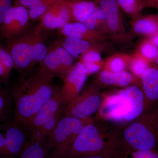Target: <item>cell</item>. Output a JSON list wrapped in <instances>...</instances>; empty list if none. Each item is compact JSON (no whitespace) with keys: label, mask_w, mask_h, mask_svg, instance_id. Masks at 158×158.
<instances>
[{"label":"cell","mask_w":158,"mask_h":158,"mask_svg":"<svg viewBox=\"0 0 158 158\" xmlns=\"http://www.w3.org/2000/svg\"><path fill=\"white\" fill-rule=\"evenodd\" d=\"M53 76L40 69L35 74L19 79L11 90L14 121L26 130L32 118L53 95Z\"/></svg>","instance_id":"1"},{"label":"cell","mask_w":158,"mask_h":158,"mask_svg":"<svg viewBox=\"0 0 158 158\" xmlns=\"http://www.w3.org/2000/svg\"><path fill=\"white\" fill-rule=\"evenodd\" d=\"M125 155L119 128L94 119L83 128L62 158Z\"/></svg>","instance_id":"2"},{"label":"cell","mask_w":158,"mask_h":158,"mask_svg":"<svg viewBox=\"0 0 158 158\" xmlns=\"http://www.w3.org/2000/svg\"><path fill=\"white\" fill-rule=\"evenodd\" d=\"M145 110L144 94L141 87L127 86L109 94H103L97 119L126 125L139 117Z\"/></svg>","instance_id":"3"},{"label":"cell","mask_w":158,"mask_h":158,"mask_svg":"<svg viewBox=\"0 0 158 158\" xmlns=\"http://www.w3.org/2000/svg\"><path fill=\"white\" fill-rule=\"evenodd\" d=\"M125 154L155 149L158 144V103L119 128Z\"/></svg>","instance_id":"4"},{"label":"cell","mask_w":158,"mask_h":158,"mask_svg":"<svg viewBox=\"0 0 158 158\" xmlns=\"http://www.w3.org/2000/svg\"><path fill=\"white\" fill-rule=\"evenodd\" d=\"M41 30L38 26L31 31H27L20 36L8 40L7 48L13 59L19 79L27 77L35 63L42 62L48 52L42 40Z\"/></svg>","instance_id":"5"},{"label":"cell","mask_w":158,"mask_h":158,"mask_svg":"<svg viewBox=\"0 0 158 158\" xmlns=\"http://www.w3.org/2000/svg\"><path fill=\"white\" fill-rule=\"evenodd\" d=\"M65 106L56 88L53 95L43 106L26 128L28 140L43 141L48 138L64 114Z\"/></svg>","instance_id":"6"},{"label":"cell","mask_w":158,"mask_h":158,"mask_svg":"<svg viewBox=\"0 0 158 158\" xmlns=\"http://www.w3.org/2000/svg\"><path fill=\"white\" fill-rule=\"evenodd\" d=\"M94 120L63 116L48 137L52 146L51 158H62L83 128Z\"/></svg>","instance_id":"7"},{"label":"cell","mask_w":158,"mask_h":158,"mask_svg":"<svg viewBox=\"0 0 158 158\" xmlns=\"http://www.w3.org/2000/svg\"><path fill=\"white\" fill-rule=\"evenodd\" d=\"M103 94L96 83L85 88L73 100L65 106L63 116L84 118L97 113L101 106Z\"/></svg>","instance_id":"8"},{"label":"cell","mask_w":158,"mask_h":158,"mask_svg":"<svg viewBox=\"0 0 158 158\" xmlns=\"http://www.w3.org/2000/svg\"><path fill=\"white\" fill-rule=\"evenodd\" d=\"M40 63V69L63 80L73 68V58L62 46L48 51Z\"/></svg>","instance_id":"9"},{"label":"cell","mask_w":158,"mask_h":158,"mask_svg":"<svg viewBox=\"0 0 158 158\" xmlns=\"http://www.w3.org/2000/svg\"><path fill=\"white\" fill-rule=\"evenodd\" d=\"M104 11L106 16L108 35L115 41H123L128 38L120 9L116 0H95Z\"/></svg>","instance_id":"10"},{"label":"cell","mask_w":158,"mask_h":158,"mask_svg":"<svg viewBox=\"0 0 158 158\" xmlns=\"http://www.w3.org/2000/svg\"><path fill=\"white\" fill-rule=\"evenodd\" d=\"M29 18L28 11L25 7L19 5L12 6L0 26L2 37L8 40L23 34L27 31Z\"/></svg>","instance_id":"11"},{"label":"cell","mask_w":158,"mask_h":158,"mask_svg":"<svg viewBox=\"0 0 158 158\" xmlns=\"http://www.w3.org/2000/svg\"><path fill=\"white\" fill-rule=\"evenodd\" d=\"M88 76L85 66L79 61L62 80L63 85L60 89V94L65 106L80 94Z\"/></svg>","instance_id":"12"},{"label":"cell","mask_w":158,"mask_h":158,"mask_svg":"<svg viewBox=\"0 0 158 158\" xmlns=\"http://www.w3.org/2000/svg\"><path fill=\"white\" fill-rule=\"evenodd\" d=\"M28 140L26 130L14 121L6 128V142L2 158H19Z\"/></svg>","instance_id":"13"},{"label":"cell","mask_w":158,"mask_h":158,"mask_svg":"<svg viewBox=\"0 0 158 158\" xmlns=\"http://www.w3.org/2000/svg\"><path fill=\"white\" fill-rule=\"evenodd\" d=\"M40 28L60 29L73 22L70 8L67 0H60L40 17Z\"/></svg>","instance_id":"14"},{"label":"cell","mask_w":158,"mask_h":158,"mask_svg":"<svg viewBox=\"0 0 158 158\" xmlns=\"http://www.w3.org/2000/svg\"><path fill=\"white\" fill-rule=\"evenodd\" d=\"M59 30L60 33L65 37H74L90 42L106 43L110 39L106 34L92 31L82 23L76 22L69 23Z\"/></svg>","instance_id":"15"},{"label":"cell","mask_w":158,"mask_h":158,"mask_svg":"<svg viewBox=\"0 0 158 158\" xmlns=\"http://www.w3.org/2000/svg\"><path fill=\"white\" fill-rule=\"evenodd\" d=\"M145 110L158 103V65L152 63L140 79Z\"/></svg>","instance_id":"16"},{"label":"cell","mask_w":158,"mask_h":158,"mask_svg":"<svg viewBox=\"0 0 158 158\" xmlns=\"http://www.w3.org/2000/svg\"><path fill=\"white\" fill-rule=\"evenodd\" d=\"M97 85L125 88L135 85L141 87V80L127 71L121 73H111L101 70L97 77Z\"/></svg>","instance_id":"17"},{"label":"cell","mask_w":158,"mask_h":158,"mask_svg":"<svg viewBox=\"0 0 158 158\" xmlns=\"http://www.w3.org/2000/svg\"><path fill=\"white\" fill-rule=\"evenodd\" d=\"M62 45L73 58H77L90 50H96L102 52L107 48L110 44L108 42L95 43L74 37H65Z\"/></svg>","instance_id":"18"},{"label":"cell","mask_w":158,"mask_h":158,"mask_svg":"<svg viewBox=\"0 0 158 158\" xmlns=\"http://www.w3.org/2000/svg\"><path fill=\"white\" fill-rule=\"evenodd\" d=\"M131 27L135 34L145 37H150L158 33V15H140L132 19Z\"/></svg>","instance_id":"19"},{"label":"cell","mask_w":158,"mask_h":158,"mask_svg":"<svg viewBox=\"0 0 158 158\" xmlns=\"http://www.w3.org/2000/svg\"><path fill=\"white\" fill-rule=\"evenodd\" d=\"M71 13L73 22L82 23L90 17L98 6L90 0H67Z\"/></svg>","instance_id":"20"},{"label":"cell","mask_w":158,"mask_h":158,"mask_svg":"<svg viewBox=\"0 0 158 158\" xmlns=\"http://www.w3.org/2000/svg\"><path fill=\"white\" fill-rule=\"evenodd\" d=\"M52 149L48 138L43 141L28 140L19 158H46L51 156Z\"/></svg>","instance_id":"21"},{"label":"cell","mask_w":158,"mask_h":158,"mask_svg":"<svg viewBox=\"0 0 158 158\" xmlns=\"http://www.w3.org/2000/svg\"><path fill=\"white\" fill-rule=\"evenodd\" d=\"M60 0H18L16 5L25 7L32 19L40 18L49 9Z\"/></svg>","instance_id":"22"},{"label":"cell","mask_w":158,"mask_h":158,"mask_svg":"<svg viewBox=\"0 0 158 158\" xmlns=\"http://www.w3.org/2000/svg\"><path fill=\"white\" fill-rule=\"evenodd\" d=\"M13 106L11 90L0 84V123L14 121Z\"/></svg>","instance_id":"23"},{"label":"cell","mask_w":158,"mask_h":158,"mask_svg":"<svg viewBox=\"0 0 158 158\" xmlns=\"http://www.w3.org/2000/svg\"><path fill=\"white\" fill-rule=\"evenodd\" d=\"M131 57V55L123 53L113 54L105 60L101 70L115 73L126 71Z\"/></svg>","instance_id":"24"},{"label":"cell","mask_w":158,"mask_h":158,"mask_svg":"<svg viewBox=\"0 0 158 158\" xmlns=\"http://www.w3.org/2000/svg\"><path fill=\"white\" fill-rule=\"evenodd\" d=\"M101 52L93 50L88 51L80 57L79 61L83 63L89 75L98 72L102 68L104 61L102 59Z\"/></svg>","instance_id":"25"},{"label":"cell","mask_w":158,"mask_h":158,"mask_svg":"<svg viewBox=\"0 0 158 158\" xmlns=\"http://www.w3.org/2000/svg\"><path fill=\"white\" fill-rule=\"evenodd\" d=\"M82 23L90 30L101 32L108 36L106 14L98 5L90 17Z\"/></svg>","instance_id":"26"},{"label":"cell","mask_w":158,"mask_h":158,"mask_svg":"<svg viewBox=\"0 0 158 158\" xmlns=\"http://www.w3.org/2000/svg\"><path fill=\"white\" fill-rule=\"evenodd\" d=\"M152 63L135 51L134 53L131 55L128 69L131 73L140 79L143 73Z\"/></svg>","instance_id":"27"},{"label":"cell","mask_w":158,"mask_h":158,"mask_svg":"<svg viewBox=\"0 0 158 158\" xmlns=\"http://www.w3.org/2000/svg\"><path fill=\"white\" fill-rule=\"evenodd\" d=\"M120 9L129 15L132 19L141 15L143 0H116Z\"/></svg>","instance_id":"28"},{"label":"cell","mask_w":158,"mask_h":158,"mask_svg":"<svg viewBox=\"0 0 158 158\" xmlns=\"http://www.w3.org/2000/svg\"><path fill=\"white\" fill-rule=\"evenodd\" d=\"M14 67V61L8 49L0 46V78L8 79Z\"/></svg>","instance_id":"29"},{"label":"cell","mask_w":158,"mask_h":158,"mask_svg":"<svg viewBox=\"0 0 158 158\" xmlns=\"http://www.w3.org/2000/svg\"><path fill=\"white\" fill-rule=\"evenodd\" d=\"M136 51L151 63L158 57V48L147 37L141 40Z\"/></svg>","instance_id":"30"},{"label":"cell","mask_w":158,"mask_h":158,"mask_svg":"<svg viewBox=\"0 0 158 158\" xmlns=\"http://www.w3.org/2000/svg\"><path fill=\"white\" fill-rule=\"evenodd\" d=\"M125 158H158V152L155 149L135 151L126 154Z\"/></svg>","instance_id":"31"},{"label":"cell","mask_w":158,"mask_h":158,"mask_svg":"<svg viewBox=\"0 0 158 158\" xmlns=\"http://www.w3.org/2000/svg\"><path fill=\"white\" fill-rule=\"evenodd\" d=\"M12 0H0V26L11 8Z\"/></svg>","instance_id":"32"},{"label":"cell","mask_w":158,"mask_h":158,"mask_svg":"<svg viewBox=\"0 0 158 158\" xmlns=\"http://www.w3.org/2000/svg\"><path fill=\"white\" fill-rule=\"evenodd\" d=\"M0 123V158H2L6 142V128L8 123Z\"/></svg>","instance_id":"33"},{"label":"cell","mask_w":158,"mask_h":158,"mask_svg":"<svg viewBox=\"0 0 158 158\" xmlns=\"http://www.w3.org/2000/svg\"><path fill=\"white\" fill-rule=\"evenodd\" d=\"M143 7L144 8H152L158 10V0H143Z\"/></svg>","instance_id":"34"},{"label":"cell","mask_w":158,"mask_h":158,"mask_svg":"<svg viewBox=\"0 0 158 158\" xmlns=\"http://www.w3.org/2000/svg\"><path fill=\"white\" fill-rule=\"evenodd\" d=\"M75 158H125V155L87 156Z\"/></svg>","instance_id":"35"},{"label":"cell","mask_w":158,"mask_h":158,"mask_svg":"<svg viewBox=\"0 0 158 158\" xmlns=\"http://www.w3.org/2000/svg\"><path fill=\"white\" fill-rule=\"evenodd\" d=\"M147 38H148L153 44L158 48V33Z\"/></svg>","instance_id":"36"},{"label":"cell","mask_w":158,"mask_h":158,"mask_svg":"<svg viewBox=\"0 0 158 158\" xmlns=\"http://www.w3.org/2000/svg\"><path fill=\"white\" fill-rule=\"evenodd\" d=\"M154 63L158 65V57L156 59L155 61H154V62H153Z\"/></svg>","instance_id":"37"},{"label":"cell","mask_w":158,"mask_h":158,"mask_svg":"<svg viewBox=\"0 0 158 158\" xmlns=\"http://www.w3.org/2000/svg\"><path fill=\"white\" fill-rule=\"evenodd\" d=\"M46 158H51V156H50Z\"/></svg>","instance_id":"38"},{"label":"cell","mask_w":158,"mask_h":158,"mask_svg":"<svg viewBox=\"0 0 158 158\" xmlns=\"http://www.w3.org/2000/svg\"></svg>","instance_id":"39"}]
</instances>
